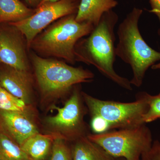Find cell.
Wrapping results in <instances>:
<instances>
[{
	"label": "cell",
	"instance_id": "cell-1",
	"mask_svg": "<svg viewBox=\"0 0 160 160\" xmlns=\"http://www.w3.org/2000/svg\"><path fill=\"white\" fill-rule=\"evenodd\" d=\"M118 19V16L112 10L105 12L89 37L76 45V61L92 65L120 87L132 90L130 81L118 74L114 69L117 56L114 29Z\"/></svg>",
	"mask_w": 160,
	"mask_h": 160
},
{
	"label": "cell",
	"instance_id": "cell-2",
	"mask_svg": "<svg viewBox=\"0 0 160 160\" xmlns=\"http://www.w3.org/2000/svg\"><path fill=\"white\" fill-rule=\"evenodd\" d=\"M142 9L134 7L118 27L117 56L131 67L132 85L140 87L149 67L160 62V52L152 49L144 40L138 27Z\"/></svg>",
	"mask_w": 160,
	"mask_h": 160
},
{
	"label": "cell",
	"instance_id": "cell-3",
	"mask_svg": "<svg viewBox=\"0 0 160 160\" xmlns=\"http://www.w3.org/2000/svg\"><path fill=\"white\" fill-rule=\"evenodd\" d=\"M76 14L58 20L32 42V48L40 54L66 60L70 64L76 62V45L84 37L89 35L95 26L88 23H79Z\"/></svg>",
	"mask_w": 160,
	"mask_h": 160
},
{
	"label": "cell",
	"instance_id": "cell-4",
	"mask_svg": "<svg viewBox=\"0 0 160 160\" xmlns=\"http://www.w3.org/2000/svg\"><path fill=\"white\" fill-rule=\"evenodd\" d=\"M38 85L42 95L55 98L68 93L81 83L92 81L94 75L82 67H74L62 61L32 56Z\"/></svg>",
	"mask_w": 160,
	"mask_h": 160
},
{
	"label": "cell",
	"instance_id": "cell-5",
	"mask_svg": "<svg viewBox=\"0 0 160 160\" xmlns=\"http://www.w3.org/2000/svg\"><path fill=\"white\" fill-rule=\"evenodd\" d=\"M147 92H138L131 102L105 101L82 92L83 100L91 117H99L109 124L110 130L145 124L143 118L148 108Z\"/></svg>",
	"mask_w": 160,
	"mask_h": 160
},
{
	"label": "cell",
	"instance_id": "cell-6",
	"mask_svg": "<svg viewBox=\"0 0 160 160\" xmlns=\"http://www.w3.org/2000/svg\"><path fill=\"white\" fill-rule=\"evenodd\" d=\"M87 137L113 157L127 160H141L153 142L151 132L146 124Z\"/></svg>",
	"mask_w": 160,
	"mask_h": 160
},
{
	"label": "cell",
	"instance_id": "cell-7",
	"mask_svg": "<svg viewBox=\"0 0 160 160\" xmlns=\"http://www.w3.org/2000/svg\"><path fill=\"white\" fill-rule=\"evenodd\" d=\"M77 86L73 87L70 97L63 107L52 106L57 110V114L46 118L45 121L46 126L55 134L72 142L89 134L86 132L83 120L86 110L82 102V96Z\"/></svg>",
	"mask_w": 160,
	"mask_h": 160
},
{
	"label": "cell",
	"instance_id": "cell-8",
	"mask_svg": "<svg viewBox=\"0 0 160 160\" xmlns=\"http://www.w3.org/2000/svg\"><path fill=\"white\" fill-rule=\"evenodd\" d=\"M80 0H60L38 6L32 15L26 19L9 23L25 36L28 48L35 38L45 28L63 17L76 14Z\"/></svg>",
	"mask_w": 160,
	"mask_h": 160
},
{
	"label": "cell",
	"instance_id": "cell-9",
	"mask_svg": "<svg viewBox=\"0 0 160 160\" xmlns=\"http://www.w3.org/2000/svg\"><path fill=\"white\" fill-rule=\"evenodd\" d=\"M11 26L12 28L0 29V62L16 69L28 71V59L22 33Z\"/></svg>",
	"mask_w": 160,
	"mask_h": 160
},
{
	"label": "cell",
	"instance_id": "cell-10",
	"mask_svg": "<svg viewBox=\"0 0 160 160\" xmlns=\"http://www.w3.org/2000/svg\"><path fill=\"white\" fill-rule=\"evenodd\" d=\"M0 131L21 146L38 129L32 118L16 112L0 110Z\"/></svg>",
	"mask_w": 160,
	"mask_h": 160
},
{
	"label": "cell",
	"instance_id": "cell-11",
	"mask_svg": "<svg viewBox=\"0 0 160 160\" xmlns=\"http://www.w3.org/2000/svg\"><path fill=\"white\" fill-rule=\"evenodd\" d=\"M0 85L12 95L30 105L32 79L29 71L6 66L0 70Z\"/></svg>",
	"mask_w": 160,
	"mask_h": 160
},
{
	"label": "cell",
	"instance_id": "cell-12",
	"mask_svg": "<svg viewBox=\"0 0 160 160\" xmlns=\"http://www.w3.org/2000/svg\"><path fill=\"white\" fill-rule=\"evenodd\" d=\"M118 5L117 0H80L75 19L79 23L97 26L105 12Z\"/></svg>",
	"mask_w": 160,
	"mask_h": 160
},
{
	"label": "cell",
	"instance_id": "cell-13",
	"mask_svg": "<svg viewBox=\"0 0 160 160\" xmlns=\"http://www.w3.org/2000/svg\"><path fill=\"white\" fill-rule=\"evenodd\" d=\"M71 148L72 160H114L102 147L91 141L87 136L73 141Z\"/></svg>",
	"mask_w": 160,
	"mask_h": 160
},
{
	"label": "cell",
	"instance_id": "cell-14",
	"mask_svg": "<svg viewBox=\"0 0 160 160\" xmlns=\"http://www.w3.org/2000/svg\"><path fill=\"white\" fill-rule=\"evenodd\" d=\"M56 134L38 133L25 141L21 146L29 160H44L52 149Z\"/></svg>",
	"mask_w": 160,
	"mask_h": 160
},
{
	"label": "cell",
	"instance_id": "cell-15",
	"mask_svg": "<svg viewBox=\"0 0 160 160\" xmlns=\"http://www.w3.org/2000/svg\"><path fill=\"white\" fill-rule=\"evenodd\" d=\"M19 0H0V23H15L26 19L34 13Z\"/></svg>",
	"mask_w": 160,
	"mask_h": 160
},
{
	"label": "cell",
	"instance_id": "cell-16",
	"mask_svg": "<svg viewBox=\"0 0 160 160\" xmlns=\"http://www.w3.org/2000/svg\"><path fill=\"white\" fill-rule=\"evenodd\" d=\"M0 110L24 113L32 118L33 110L30 105L16 97L0 85Z\"/></svg>",
	"mask_w": 160,
	"mask_h": 160
},
{
	"label": "cell",
	"instance_id": "cell-17",
	"mask_svg": "<svg viewBox=\"0 0 160 160\" xmlns=\"http://www.w3.org/2000/svg\"><path fill=\"white\" fill-rule=\"evenodd\" d=\"M0 160H29L17 143L0 131Z\"/></svg>",
	"mask_w": 160,
	"mask_h": 160
},
{
	"label": "cell",
	"instance_id": "cell-18",
	"mask_svg": "<svg viewBox=\"0 0 160 160\" xmlns=\"http://www.w3.org/2000/svg\"><path fill=\"white\" fill-rule=\"evenodd\" d=\"M51 156L49 160H72L71 148L67 140L56 134L52 147Z\"/></svg>",
	"mask_w": 160,
	"mask_h": 160
},
{
	"label": "cell",
	"instance_id": "cell-19",
	"mask_svg": "<svg viewBox=\"0 0 160 160\" xmlns=\"http://www.w3.org/2000/svg\"><path fill=\"white\" fill-rule=\"evenodd\" d=\"M147 98L148 108L143 118L145 124L160 118V92L156 95L147 93Z\"/></svg>",
	"mask_w": 160,
	"mask_h": 160
},
{
	"label": "cell",
	"instance_id": "cell-20",
	"mask_svg": "<svg viewBox=\"0 0 160 160\" xmlns=\"http://www.w3.org/2000/svg\"><path fill=\"white\" fill-rule=\"evenodd\" d=\"M90 127L94 134H100L110 130L108 123L98 116L91 117Z\"/></svg>",
	"mask_w": 160,
	"mask_h": 160
},
{
	"label": "cell",
	"instance_id": "cell-21",
	"mask_svg": "<svg viewBox=\"0 0 160 160\" xmlns=\"http://www.w3.org/2000/svg\"><path fill=\"white\" fill-rule=\"evenodd\" d=\"M141 160H160V142H153L150 149L142 156Z\"/></svg>",
	"mask_w": 160,
	"mask_h": 160
},
{
	"label": "cell",
	"instance_id": "cell-22",
	"mask_svg": "<svg viewBox=\"0 0 160 160\" xmlns=\"http://www.w3.org/2000/svg\"><path fill=\"white\" fill-rule=\"evenodd\" d=\"M151 5L150 12L154 13L157 16L160 22V0H149Z\"/></svg>",
	"mask_w": 160,
	"mask_h": 160
},
{
	"label": "cell",
	"instance_id": "cell-23",
	"mask_svg": "<svg viewBox=\"0 0 160 160\" xmlns=\"http://www.w3.org/2000/svg\"><path fill=\"white\" fill-rule=\"evenodd\" d=\"M26 2L32 7L37 8L42 0H24Z\"/></svg>",
	"mask_w": 160,
	"mask_h": 160
},
{
	"label": "cell",
	"instance_id": "cell-24",
	"mask_svg": "<svg viewBox=\"0 0 160 160\" xmlns=\"http://www.w3.org/2000/svg\"><path fill=\"white\" fill-rule=\"evenodd\" d=\"M60 1V0H42V2H41V3H40L39 6H40V5H42V4H45V3L49 2H58V1Z\"/></svg>",
	"mask_w": 160,
	"mask_h": 160
},
{
	"label": "cell",
	"instance_id": "cell-25",
	"mask_svg": "<svg viewBox=\"0 0 160 160\" xmlns=\"http://www.w3.org/2000/svg\"><path fill=\"white\" fill-rule=\"evenodd\" d=\"M152 69H160V62L152 66Z\"/></svg>",
	"mask_w": 160,
	"mask_h": 160
},
{
	"label": "cell",
	"instance_id": "cell-26",
	"mask_svg": "<svg viewBox=\"0 0 160 160\" xmlns=\"http://www.w3.org/2000/svg\"><path fill=\"white\" fill-rule=\"evenodd\" d=\"M114 160H127L123 158H115Z\"/></svg>",
	"mask_w": 160,
	"mask_h": 160
},
{
	"label": "cell",
	"instance_id": "cell-27",
	"mask_svg": "<svg viewBox=\"0 0 160 160\" xmlns=\"http://www.w3.org/2000/svg\"><path fill=\"white\" fill-rule=\"evenodd\" d=\"M158 34L160 36V29H159L158 30Z\"/></svg>",
	"mask_w": 160,
	"mask_h": 160
}]
</instances>
